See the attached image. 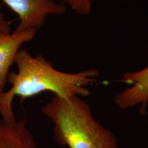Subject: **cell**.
I'll use <instances>...</instances> for the list:
<instances>
[{
  "instance_id": "2",
  "label": "cell",
  "mask_w": 148,
  "mask_h": 148,
  "mask_svg": "<svg viewBox=\"0 0 148 148\" xmlns=\"http://www.w3.org/2000/svg\"><path fill=\"white\" fill-rule=\"evenodd\" d=\"M53 125V138L68 148H120L113 132L94 117L82 97L53 95L42 109Z\"/></svg>"
},
{
  "instance_id": "7",
  "label": "cell",
  "mask_w": 148,
  "mask_h": 148,
  "mask_svg": "<svg viewBox=\"0 0 148 148\" xmlns=\"http://www.w3.org/2000/svg\"><path fill=\"white\" fill-rule=\"evenodd\" d=\"M62 1L67 3L69 6L78 14L86 15L90 14L91 10L92 0H62Z\"/></svg>"
},
{
  "instance_id": "3",
  "label": "cell",
  "mask_w": 148,
  "mask_h": 148,
  "mask_svg": "<svg viewBox=\"0 0 148 148\" xmlns=\"http://www.w3.org/2000/svg\"><path fill=\"white\" fill-rule=\"evenodd\" d=\"M11 10L17 14L20 22L16 29L38 30L49 15H61L65 12L64 3L53 0H2Z\"/></svg>"
},
{
  "instance_id": "1",
  "label": "cell",
  "mask_w": 148,
  "mask_h": 148,
  "mask_svg": "<svg viewBox=\"0 0 148 148\" xmlns=\"http://www.w3.org/2000/svg\"><path fill=\"white\" fill-rule=\"evenodd\" d=\"M14 63L18 71L10 72L7 80L11 87L0 95V114L6 122L16 120L12 110L14 96H18L21 101L46 91L62 97H87L90 90L86 86L99 76L95 69L74 73L58 71L41 55L32 56L24 49L16 53Z\"/></svg>"
},
{
  "instance_id": "4",
  "label": "cell",
  "mask_w": 148,
  "mask_h": 148,
  "mask_svg": "<svg viewBox=\"0 0 148 148\" xmlns=\"http://www.w3.org/2000/svg\"><path fill=\"white\" fill-rule=\"evenodd\" d=\"M121 82L130 86L115 95L116 106L125 110L139 105L140 114H145L148 103V66L139 71L123 74Z\"/></svg>"
},
{
  "instance_id": "6",
  "label": "cell",
  "mask_w": 148,
  "mask_h": 148,
  "mask_svg": "<svg viewBox=\"0 0 148 148\" xmlns=\"http://www.w3.org/2000/svg\"><path fill=\"white\" fill-rule=\"evenodd\" d=\"M0 148H37L26 119L6 122L0 119Z\"/></svg>"
},
{
  "instance_id": "5",
  "label": "cell",
  "mask_w": 148,
  "mask_h": 148,
  "mask_svg": "<svg viewBox=\"0 0 148 148\" xmlns=\"http://www.w3.org/2000/svg\"><path fill=\"white\" fill-rule=\"evenodd\" d=\"M36 29L20 30L15 29L12 32H0V95L4 92L10 69L14 63L16 53L25 42L34 38Z\"/></svg>"
},
{
  "instance_id": "8",
  "label": "cell",
  "mask_w": 148,
  "mask_h": 148,
  "mask_svg": "<svg viewBox=\"0 0 148 148\" xmlns=\"http://www.w3.org/2000/svg\"><path fill=\"white\" fill-rule=\"evenodd\" d=\"M11 32V21L5 17L2 11L0 10V32L7 33Z\"/></svg>"
}]
</instances>
